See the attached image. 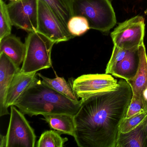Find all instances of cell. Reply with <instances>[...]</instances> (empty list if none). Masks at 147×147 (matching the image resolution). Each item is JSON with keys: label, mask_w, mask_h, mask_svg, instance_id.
Returning <instances> with one entry per match:
<instances>
[{"label": "cell", "mask_w": 147, "mask_h": 147, "mask_svg": "<svg viewBox=\"0 0 147 147\" xmlns=\"http://www.w3.org/2000/svg\"><path fill=\"white\" fill-rule=\"evenodd\" d=\"M144 131H145V142H146V147H147V118L144 122Z\"/></svg>", "instance_id": "26"}, {"label": "cell", "mask_w": 147, "mask_h": 147, "mask_svg": "<svg viewBox=\"0 0 147 147\" xmlns=\"http://www.w3.org/2000/svg\"><path fill=\"white\" fill-rule=\"evenodd\" d=\"M11 1H18V0H10Z\"/></svg>", "instance_id": "28"}, {"label": "cell", "mask_w": 147, "mask_h": 147, "mask_svg": "<svg viewBox=\"0 0 147 147\" xmlns=\"http://www.w3.org/2000/svg\"><path fill=\"white\" fill-rule=\"evenodd\" d=\"M67 28L74 37L82 36L90 29L87 19L80 16H73L68 22Z\"/></svg>", "instance_id": "20"}, {"label": "cell", "mask_w": 147, "mask_h": 147, "mask_svg": "<svg viewBox=\"0 0 147 147\" xmlns=\"http://www.w3.org/2000/svg\"><path fill=\"white\" fill-rule=\"evenodd\" d=\"M144 122L129 132H119L116 147H146Z\"/></svg>", "instance_id": "16"}, {"label": "cell", "mask_w": 147, "mask_h": 147, "mask_svg": "<svg viewBox=\"0 0 147 147\" xmlns=\"http://www.w3.org/2000/svg\"><path fill=\"white\" fill-rule=\"evenodd\" d=\"M127 81L120 79L116 88L82 100L74 116V138L80 147H116L119 128L132 98Z\"/></svg>", "instance_id": "1"}, {"label": "cell", "mask_w": 147, "mask_h": 147, "mask_svg": "<svg viewBox=\"0 0 147 147\" xmlns=\"http://www.w3.org/2000/svg\"><path fill=\"white\" fill-rule=\"evenodd\" d=\"M142 98L145 105V109L147 110V88L143 92Z\"/></svg>", "instance_id": "25"}, {"label": "cell", "mask_w": 147, "mask_h": 147, "mask_svg": "<svg viewBox=\"0 0 147 147\" xmlns=\"http://www.w3.org/2000/svg\"><path fill=\"white\" fill-rule=\"evenodd\" d=\"M139 62L137 72L132 79L127 81L132 89V98H142L147 88V56L144 43L138 47Z\"/></svg>", "instance_id": "11"}, {"label": "cell", "mask_w": 147, "mask_h": 147, "mask_svg": "<svg viewBox=\"0 0 147 147\" xmlns=\"http://www.w3.org/2000/svg\"><path fill=\"white\" fill-rule=\"evenodd\" d=\"M145 20L142 16H135L119 23L111 33L115 46L125 50L138 49L144 43Z\"/></svg>", "instance_id": "6"}, {"label": "cell", "mask_w": 147, "mask_h": 147, "mask_svg": "<svg viewBox=\"0 0 147 147\" xmlns=\"http://www.w3.org/2000/svg\"><path fill=\"white\" fill-rule=\"evenodd\" d=\"M25 51V43L14 35L11 34L0 40V53L5 54L18 67L23 64Z\"/></svg>", "instance_id": "14"}, {"label": "cell", "mask_w": 147, "mask_h": 147, "mask_svg": "<svg viewBox=\"0 0 147 147\" xmlns=\"http://www.w3.org/2000/svg\"><path fill=\"white\" fill-rule=\"evenodd\" d=\"M37 75L42 79L43 82L57 92L72 100L75 101L79 100L73 90L72 86L63 77H59L56 75L55 78L51 79L39 73L37 74Z\"/></svg>", "instance_id": "17"}, {"label": "cell", "mask_w": 147, "mask_h": 147, "mask_svg": "<svg viewBox=\"0 0 147 147\" xmlns=\"http://www.w3.org/2000/svg\"><path fill=\"white\" fill-rule=\"evenodd\" d=\"M82 100H72L36 78L25 90L14 105L24 115L30 117L51 113L74 116Z\"/></svg>", "instance_id": "2"}, {"label": "cell", "mask_w": 147, "mask_h": 147, "mask_svg": "<svg viewBox=\"0 0 147 147\" xmlns=\"http://www.w3.org/2000/svg\"><path fill=\"white\" fill-rule=\"evenodd\" d=\"M36 73L25 74L20 70L15 75L8 88L6 98L7 107L14 106L25 90L37 77Z\"/></svg>", "instance_id": "12"}, {"label": "cell", "mask_w": 147, "mask_h": 147, "mask_svg": "<svg viewBox=\"0 0 147 147\" xmlns=\"http://www.w3.org/2000/svg\"><path fill=\"white\" fill-rule=\"evenodd\" d=\"M24 59L20 71L25 74H33L52 67L51 53L55 44L45 35L33 32L26 38Z\"/></svg>", "instance_id": "4"}, {"label": "cell", "mask_w": 147, "mask_h": 147, "mask_svg": "<svg viewBox=\"0 0 147 147\" xmlns=\"http://www.w3.org/2000/svg\"><path fill=\"white\" fill-rule=\"evenodd\" d=\"M50 7L67 28L69 20L73 17L71 0H42ZM68 29V28H67Z\"/></svg>", "instance_id": "18"}, {"label": "cell", "mask_w": 147, "mask_h": 147, "mask_svg": "<svg viewBox=\"0 0 147 147\" xmlns=\"http://www.w3.org/2000/svg\"><path fill=\"white\" fill-rule=\"evenodd\" d=\"M73 16L87 19L90 29L107 35L117 23L111 0H71Z\"/></svg>", "instance_id": "3"}, {"label": "cell", "mask_w": 147, "mask_h": 147, "mask_svg": "<svg viewBox=\"0 0 147 147\" xmlns=\"http://www.w3.org/2000/svg\"><path fill=\"white\" fill-rule=\"evenodd\" d=\"M146 111L147 110L145 109L142 98H132L125 118H128L139 113Z\"/></svg>", "instance_id": "24"}, {"label": "cell", "mask_w": 147, "mask_h": 147, "mask_svg": "<svg viewBox=\"0 0 147 147\" xmlns=\"http://www.w3.org/2000/svg\"><path fill=\"white\" fill-rule=\"evenodd\" d=\"M144 13H145V15L147 16V8H146V10L144 11Z\"/></svg>", "instance_id": "27"}, {"label": "cell", "mask_w": 147, "mask_h": 147, "mask_svg": "<svg viewBox=\"0 0 147 147\" xmlns=\"http://www.w3.org/2000/svg\"><path fill=\"white\" fill-rule=\"evenodd\" d=\"M20 69L11 58L4 53H0V116L9 114L6 106L8 88L15 75Z\"/></svg>", "instance_id": "10"}, {"label": "cell", "mask_w": 147, "mask_h": 147, "mask_svg": "<svg viewBox=\"0 0 147 147\" xmlns=\"http://www.w3.org/2000/svg\"><path fill=\"white\" fill-rule=\"evenodd\" d=\"M37 32L45 35L55 43L74 37L56 14L42 0H38Z\"/></svg>", "instance_id": "7"}, {"label": "cell", "mask_w": 147, "mask_h": 147, "mask_svg": "<svg viewBox=\"0 0 147 147\" xmlns=\"http://www.w3.org/2000/svg\"><path fill=\"white\" fill-rule=\"evenodd\" d=\"M139 62L138 48L128 51L125 58L117 64L111 74L127 81L136 75L138 69Z\"/></svg>", "instance_id": "13"}, {"label": "cell", "mask_w": 147, "mask_h": 147, "mask_svg": "<svg viewBox=\"0 0 147 147\" xmlns=\"http://www.w3.org/2000/svg\"><path fill=\"white\" fill-rule=\"evenodd\" d=\"M43 116L51 129L57 131L61 134L74 136L75 125L74 115L67 113H51Z\"/></svg>", "instance_id": "15"}, {"label": "cell", "mask_w": 147, "mask_h": 147, "mask_svg": "<svg viewBox=\"0 0 147 147\" xmlns=\"http://www.w3.org/2000/svg\"><path fill=\"white\" fill-rule=\"evenodd\" d=\"M12 26L7 5L0 0V40L11 35Z\"/></svg>", "instance_id": "21"}, {"label": "cell", "mask_w": 147, "mask_h": 147, "mask_svg": "<svg viewBox=\"0 0 147 147\" xmlns=\"http://www.w3.org/2000/svg\"><path fill=\"white\" fill-rule=\"evenodd\" d=\"M128 51L123 49L114 45L110 61L107 65L105 74H111L113 69L127 55Z\"/></svg>", "instance_id": "23"}, {"label": "cell", "mask_w": 147, "mask_h": 147, "mask_svg": "<svg viewBox=\"0 0 147 147\" xmlns=\"http://www.w3.org/2000/svg\"><path fill=\"white\" fill-rule=\"evenodd\" d=\"M147 118V111L141 112L130 117L123 119L119 128V132L125 133L140 125Z\"/></svg>", "instance_id": "22"}, {"label": "cell", "mask_w": 147, "mask_h": 147, "mask_svg": "<svg viewBox=\"0 0 147 147\" xmlns=\"http://www.w3.org/2000/svg\"><path fill=\"white\" fill-rule=\"evenodd\" d=\"M7 7L13 26L29 32H37L38 0L11 1Z\"/></svg>", "instance_id": "9"}, {"label": "cell", "mask_w": 147, "mask_h": 147, "mask_svg": "<svg viewBox=\"0 0 147 147\" xmlns=\"http://www.w3.org/2000/svg\"><path fill=\"white\" fill-rule=\"evenodd\" d=\"M11 117L7 133L1 135V147H34L35 131L26 120L24 114L15 106L11 107Z\"/></svg>", "instance_id": "5"}, {"label": "cell", "mask_w": 147, "mask_h": 147, "mask_svg": "<svg viewBox=\"0 0 147 147\" xmlns=\"http://www.w3.org/2000/svg\"><path fill=\"white\" fill-rule=\"evenodd\" d=\"M67 138H62L59 132L54 130L46 131L41 135L37 143V147H63L68 141Z\"/></svg>", "instance_id": "19"}, {"label": "cell", "mask_w": 147, "mask_h": 147, "mask_svg": "<svg viewBox=\"0 0 147 147\" xmlns=\"http://www.w3.org/2000/svg\"><path fill=\"white\" fill-rule=\"evenodd\" d=\"M118 81L108 74H90L81 76L73 81L72 87L78 98L84 100L95 94L114 89Z\"/></svg>", "instance_id": "8"}]
</instances>
